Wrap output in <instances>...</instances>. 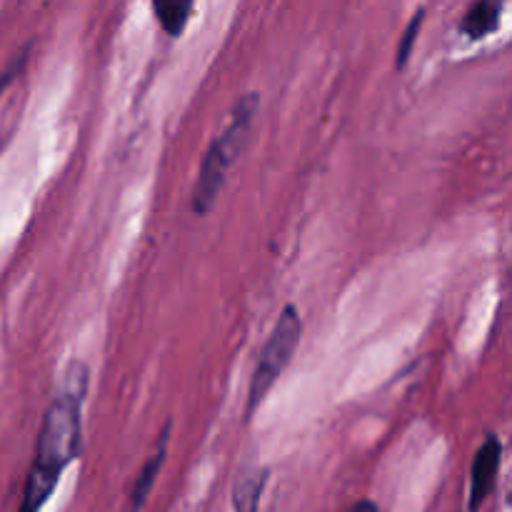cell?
Listing matches in <instances>:
<instances>
[{
  "mask_svg": "<svg viewBox=\"0 0 512 512\" xmlns=\"http://www.w3.org/2000/svg\"><path fill=\"white\" fill-rule=\"evenodd\" d=\"M90 370L83 360H73L65 368L58 393L43 415L33 465L25 480L18 512H40L53 495L60 475L70 468L83 443V403L88 398Z\"/></svg>",
  "mask_w": 512,
  "mask_h": 512,
  "instance_id": "cell-1",
  "label": "cell"
},
{
  "mask_svg": "<svg viewBox=\"0 0 512 512\" xmlns=\"http://www.w3.org/2000/svg\"><path fill=\"white\" fill-rule=\"evenodd\" d=\"M258 105V93H245L243 98H238V103L230 110L225 128L215 135L213 143L205 150L203 163H200L198 170V180H195L193 193H190V208L195 210V215H205L213 210L215 200H218L220 190H223L225 180H228L230 168H233L238 155L248 145Z\"/></svg>",
  "mask_w": 512,
  "mask_h": 512,
  "instance_id": "cell-2",
  "label": "cell"
},
{
  "mask_svg": "<svg viewBox=\"0 0 512 512\" xmlns=\"http://www.w3.org/2000/svg\"><path fill=\"white\" fill-rule=\"evenodd\" d=\"M300 338H303V320H300L298 308L288 303L283 313L278 315V320H275L273 333H270L268 343L263 345L258 355V365H255L253 378H250L248 403H245V420L253 418L255 410L260 408V403L268 398L273 385L285 373L295 350H298Z\"/></svg>",
  "mask_w": 512,
  "mask_h": 512,
  "instance_id": "cell-3",
  "label": "cell"
},
{
  "mask_svg": "<svg viewBox=\"0 0 512 512\" xmlns=\"http://www.w3.org/2000/svg\"><path fill=\"white\" fill-rule=\"evenodd\" d=\"M500 460H503V443L495 433L485 435L483 445L475 450L473 465H470V498L468 512H478L485 500L495 490V478H498Z\"/></svg>",
  "mask_w": 512,
  "mask_h": 512,
  "instance_id": "cell-4",
  "label": "cell"
},
{
  "mask_svg": "<svg viewBox=\"0 0 512 512\" xmlns=\"http://www.w3.org/2000/svg\"><path fill=\"white\" fill-rule=\"evenodd\" d=\"M170 430H173V423H165L163 430H160L158 435V448H155V453L150 455L148 460H145V465L140 468V473L135 475L133 480V488H130V510L138 512L140 508L145 505V500H148L150 490H153L155 480H158L160 470H163L165 465V458H168V443H170Z\"/></svg>",
  "mask_w": 512,
  "mask_h": 512,
  "instance_id": "cell-5",
  "label": "cell"
},
{
  "mask_svg": "<svg viewBox=\"0 0 512 512\" xmlns=\"http://www.w3.org/2000/svg\"><path fill=\"white\" fill-rule=\"evenodd\" d=\"M270 470L265 465H245L233 480V510L235 512H258L260 498L268 485Z\"/></svg>",
  "mask_w": 512,
  "mask_h": 512,
  "instance_id": "cell-6",
  "label": "cell"
},
{
  "mask_svg": "<svg viewBox=\"0 0 512 512\" xmlns=\"http://www.w3.org/2000/svg\"><path fill=\"white\" fill-rule=\"evenodd\" d=\"M503 3H493V0H483L465 10L463 20H460V33L470 40H483L490 33L500 28V15H503Z\"/></svg>",
  "mask_w": 512,
  "mask_h": 512,
  "instance_id": "cell-7",
  "label": "cell"
},
{
  "mask_svg": "<svg viewBox=\"0 0 512 512\" xmlns=\"http://www.w3.org/2000/svg\"><path fill=\"white\" fill-rule=\"evenodd\" d=\"M195 10L193 0H153V13L170 38H180Z\"/></svg>",
  "mask_w": 512,
  "mask_h": 512,
  "instance_id": "cell-8",
  "label": "cell"
},
{
  "mask_svg": "<svg viewBox=\"0 0 512 512\" xmlns=\"http://www.w3.org/2000/svg\"><path fill=\"white\" fill-rule=\"evenodd\" d=\"M423 18H425V8H420L418 13L413 15V20L408 23V28H405L403 38H400L398 53H395V68H398V70H403L405 65H408L410 55H413L415 40H418L420 28H423Z\"/></svg>",
  "mask_w": 512,
  "mask_h": 512,
  "instance_id": "cell-9",
  "label": "cell"
},
{
  "mask_svg": "<svg viewBox=\"0 0 512 512\" xmlns=\"http://www.w3.org/2000/svg\"><path fill=\"white\" fill-rule=\"evenodd\" d=\"M28 50H30V45H25V50H23V53H20L18 58H15V65H10V68L5 70L3 75H0V93H3V90L8 88V83H10V80L15 78V73H18V70H20V65H23V60H25V55H28Z\"/></svg>",
  "mask_w": 512,
  "mask_h": 512,
  "instance_id": "cell-10",
  "label": "cell"
},
{
  "mask_svg": "<svg viewBox=\"0 0 512 512\" xmlns=\"http://www.w3.org/2000/svg\"><path fill=\"white\" fill-rule=\"evenodd\" d=\"M348 512H380V510H378V505L373 503V500L365 498V500H358V503H355Z\"/></svg>",
  "mask_w": 512,
  "mask_h": 512,
  "instance_id": "cell-11",
  "label": "cell"
}]
</instances>
